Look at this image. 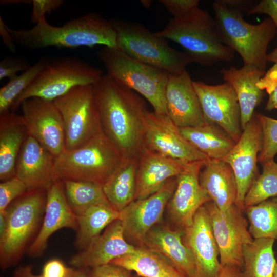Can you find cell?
Returning <instances> with one entry per match:
<instances>
[{
    "label": "cell",
    "mask_w": 277,
    "mask_h": 277,
    "mask_svg": "<svg viewBox=\"0 0 277 277\" xmlns=\"http://www.w3.org/2000/svg\"><path fill=\"white\" fill-rule=\"evenodd\" d=\"M64 3L63 0H32L31 22L36 24L45 17L47 13L58 9Z\"/></svg>",
    "instance_id": "ab89813d"
},
{
    "label": "cell",
    "mask_w": 277,
    "mask_h": 277,
    "mask_svg": "<svg viewBox=\"0 0 277 277\" xmlns=\"http://www.w3.org/2000/svg\"><path fill=\"white\" fill-rule=\"evenodd\" d=\"M201 186L222 211L235 204L237 185L231 167L223 160L208 159L199 175Z\"/></svg>",
    "instance_id": "484cf974"
},
{
    "label": "cell",
    "mask_w": 277,
    "mask_h": 277,
    "mask_svg": "<svg viewBox=\"0 0 277 277\" xmlns=\"http://www.w3.org/2000/svg\"><path fill=\"white\" fill-rule=\"evenodd\" d=\"M183 238L194 258L196 277H216L222 266L210 216L205 205L198 209L191 225L183 229Z\"/></svg>",
    "instance_id": "ac0fdd59"
},
{
    "label": "cell",
    "mask_w": 277,
    "mask_h": 277,
    "mask_svg": "<svg viewBox=\"0 0 277 277\" xmlns=\"http://www.w3.org/2000/svg\"><path fill=\"white\" fill-rule=\"evenodd\" d=\"M206 122L221 128L236 143L242 129L236 94L228 83L211 85L193 81Z\"/></svg>",
    "instance_id": "4fadbf2b"
},
{
    "label": "cell",
    "mask_w": 277,
    "mask_h": 277,
    "mask_svg": "<svg viewBox=\"0 0 277 277\" xmlns=\"http://www.w3.org/2000/svg\"><path fill=\"white\" fill-rule=\"evenodd\" d=\"M142 5L146 8H149L151 6V1H141Z\"/></svg>",
    "instance_id": "db71d44e"
},
{
    "label": "cell",
    "mask_w": 277,
    "mask_h": 277,
    "mask_svg": "<svg viewBox=\"0 0 277 277\" xmlns=\"http://www.w3.org/2000/svg\"><path fill=\"white\" fill-rule=\"evenodd\" d=\"M97 55L107 75L143 96L154 112L167 114L165 96L167 72L137 61L117 48L104 47Z\"/></svg>",
    "instance_id": "8992f818"
},
{
    "label": "cell",
    "mask_w": 277,
    "mask_h": 277,
    "mask_svg": "<svg viewBox=\"0 0 277 277\" xmlns=\"http://www.w3.org/2000/svg\"><path fill=\"white\" fill-rule=\"evenodd\" d=\"M48 58H42L22 73L10 79L0 89V114L8 111L16 98L32 83Z\"/></svg>",
    "instance_id": "d590c367"
},
{
    "label": "cell",
    "mask_w": 277,
    "mask_h": 277,
    "mask_svg": "<svg viewBox=\"0 0 277 277\" xmlns=\"http://www.w3.org/2000/svg\"><path fill=\"white\" fill-rule=\"evenodd\" d=\"M137 166L136 156L124 158L103 185L107 201L118 211L135 200Z\"/></svg>",
    "instance_id": "f1b7e54d"
},
{
    "label": "cell",
    "mask_w": 277,
    "mask_h": 277,
    "mask_svg": "<svg viewBox=\"0 0 277 277\" xmlns=\"http://www.w3.org/2000/svg\"><path fill=\"white\" fill-rule=\"evenodd\" d=\"M112 264L140 277H186L170 261L148 248H137L131 254L118 258Z\"/></svg>",
    "instance_id": "f546056e"
},
{
    "label": "cell",
    "mask_w": 277,
    "mask_h": 277,
    "mask_svg": "<svg viewBox=\"0 0 277 277\" xmlns=\"http://www.w3.org/2000/svg\"><path fill=\"white\" fill-rule=\"evenodd\" d=\"M27 191L26 185L16 176L0 184V214H4L9 205Z\"/></svg>",
    "instance_id": "74e56055"
},
{
    "label": "cell",
    "mask_w": 277,
    "mask_h": 277,
    "mask_svg": "<svg viewBox=\"0 0 277 277\" xmlns=\"http://www.w3.org/2000/svg\"><path fill=\"white\" fill-rule=\"evenodd\" d=\"M29 135L55 157L65 150V134L62 116L53 102L33 97L21 104Z\"/></svg>",
    "instance_id": "9a60e30c"
},
{
    "label": "cell",
    "mask_w": 277,
    "mask_h": 277,
    "mask_svg": "<svg viewBox=\"0 0 277 277\" xmlns=\"http://www.w3.org/2000/svg\"><path fill=\"white\" fill-rule=\"evenodd\" d=\"M206 161L187 163L176 176V187L167 205L171 219L182 229L190 226L198 209L211 201L199 181Z\"/></svg>",
    "instance_id": "2e32d148"
},
{
    "label": "cell",
    "mask_w": 277,
    "mask_h": 277,
    "mask_svg": "<svg viewBox=\"0 0 277 277\" xmlns=\"http://www.w3.org/2000/svg\"><path fill=\"white\" fill-rule=\"evenodd\" d=\"M143 148L187 163L208 159L184 138L167 114L154 112L147 111L145 114Z\"/></svg>",
    "instance_id": "7c38bea8"
},
{
    "label": "cell",
    "mask_w": 277,
    "mask_h": 277,
    "mask_svg": "<svg viewBox=\"0 0 277 277\" xmlns=\"http://www.w3.org/2000/svg\"><path fill=\"white\" fill-rule=\"evenodd\" d=\"M173 17L183 16L199 7V0H160Z\"/></svg>",
    "instance_id": "60d3db41"
},
{
    "label": "cell",
    "mask_w": 277,
    "mask_h": 277,
    "mask_svg": "<svg viewBox=\"0 0 277 277\" xmlns=\"http://www.w3.org/2000/svg\"><path fill=\"white\" fill-rule=\"evenodd\" d=\"M221 73L225 82L231 85L236 94L243 130L254 115L255 108L263 100V90L258 86L257 83L266 71L251 65H243L240 69L234 66L223 69Z\"/></svg>",
    "instance_id": "d4e9b609"
},
{
    "label": "cell",
    "mask_w": 277,
    "mask_h": 277,
    "mask_svg": "<svg viewBox=\"0 0 277 277\" xmlns=\"http://www.w3.org/2000/svg\"><path fill=\"white\" fill-rule=\"evenodd\" d=\"M0 35L6 48L11 52L15 53L16 43L7 29V25L1 16L0 17Z\"/></svg>",
    "instance_id": "bcb514c9"
},
{
    "label": "cell",
    "mask_w": 277,
    "mask_h": 277,
    "mask_svg": "<svg viewBox=\"0 0 277 277\" xmlns=\"http://www.w3.org/2000/svg\"><path fill=\"white\" fill-rule=\"evenodd\" d=\"M29 133L22 115L10 111L0 114V180L15 176L20 150Z\"/></svg>",
    "instance_id": "4316f807"
},
{
    "label": "cell",
    "mask_w": 277,
    "mask_h": 277,
    "mask_svg": "<svg viewBox=\"0 0 277 277\" xmlns=\"http://www.w3.org/2000/svg\"><path fill=\"white\" fill-rule=\"evenodd\" d=\"M262 90L266 89L269 94L268 100L265 109L271 111L277 108V79L266 84L260 87Z\"/></svg>",
    "instance_id": "f6af8a7d"
},
{
    "label": "cell",
    "mask_w": 277,
    "mask_h": 277,
    "mask_svg": "<svg viewBox=\"0 0 277 277\" xmlns=\"http://www.w3.org/2000/svg\"><path fill=\"white\" fill-rule=\"evenodd\" d=\"M55 160L51 153L29 135L17 159L15 176L23 182L27 190H47L57 180Z\"/></svg>",
    "instance_id": "44dd1931"
},
{
    "label": "cell",
    "mask_w": 277,
    "mask_h": 277,
    "mask_svg": "<svg viewBox=\"0 0 277 277\" xmlns=\"http://www.w3.org/2000/svg\"><path fill=\"white\" fill-rule=\"evenodd\" d=\"M273 277H277V261L274 266L273 273Z\"/></svg>",
    "instance_id": "11a10c76"
},
{
    "label": "cell",
    "mask_w": 277,
    "mask_h": 277,
    "mask_svg": "<svg viewBox=\"0 0 277 277\" xmlns=\"http://www.w3.org/2000/svg\"><path fill=\"white\" fill-rule=\"evenodd\" d=\"M184 138L208 159L222 160L235 143L221 128L206 122L202 125L180 128Z\"/></svg>",
    "instance_id": "83f0119b"
},
{
    "label": "cell",
    "mask_w": 277,
    "mask_h": 277,
    "mask_svg": "<svg viewBox=\"0 0 277 277\" xmlns=\"http://www.w3.org/2000/svg\"><path fill=\"white\" fill-rule=\"evenodd\" d=\"M262 142V132L255 114L242 130L239 140L222 160L232 168L237 185L235 204L244 210L245 195L258 176L257 162Z\"/></svg>",
    "instance_id": "5bb4252c"
},
{
    "label": "cell",
    "mask_w": 277,
    "mask_h": 277,
    "mask_svg": "<svg viewBox=\"0 0 277 277\" xmlns=\"http://www.w3.org/2000/svg\"><path fill=\"white\" fill-rule=\"evenodd\" d=\"M101 70L71 57L48 60L29 86L14 101V111L25 100L33 97L53 102L80 86L94 85L103 76Z\"/></svg>",
    "instance_id": "9c48e42d"
},
{
    "label": "cell",
    "mask_w": 277,
    "mask_h": 277,
    "mask_svg": "<svg viewBox=\"0 0 277 277\" xmlns=\"http://www.w3.org/2000/svg\"><path fill=\"white\" fill-rule=\"evenodd\" d=\"M12 277H42L41 275H35L33 273L32 266L26 265L18 267Z\"/></svg>",
    "instance_id": "c3c4849f"
},
{
    "label": "cell",
    "mask_w": 277,
    "mask_h": 277,
    "mask_svg": "<svg viewBox=\"0 0 277 277\" xmlns=\"http://www.w3.org/2000/svg\"><path fill=\"white\" fill-rule=\"evenodd\" d=\"M130 272L123 267L108 264L91 268L89 277H131Z\"/></svg>",
    "instance_id": "b9f144b4"
},
{
    "label": "cell",
    "mask_w": 277,
    "mask_h": 277,
    "mask_svg": "<svg viewBox=\"0 0 277 277\" xmlns=\"http://www.w3.org/2000/svg\"><path fill=\"white\" fill-rule=\"evenodd\" d=\"M165 96L167 115L179 128L196 127L206 122L193 81L186 69L169 73Z\"/></svg>",
    "instance_id": "d6986e66"
},
{
    "label": "cell",
    "mask_w": 277,
    "mask_h": 277,
    "mask_svg": "<svg viewBox=\"0 0 277 277\" xmlns=\"http://www.w3.org/2000/svg\"><path fill=\"white\" fill-rule=\"evenodd\" d=\"M176 185V177L171 178L155 193L144 199L134 200L120 211L119 220L125 234L143 242L147 233L161 220Z\"/></svg>",
    "instance_id": "e0dca14e"
},
{
    "label": "cell",
    "mask_w": 277,
    "mask_h": 277,
    "mask_svg": "<svg viewBox=\"0 0 277 277\" xmlns=\"http://www.w3.org/2000/svg\"><path fill=\"white\" fill-rule=\"evenodd\" d=\"M155 34L180 45L192 59L202 66L230 62L235 52L222 41L214 17L199 7L180 17H173Z\"/></svg>",
    "instance_id": "3957f363"
},
{
    "label": "cell",
    "mask_w": 277,
    "mask_h": 277,
    "mask_svg": "<svg viewBox=\"0 0 277 277\" xmlns=\"http://www.w3.org/2000/svg\"><path fill=\"white\" fill-rule=\"evenodd\" d=\"M74 268H72L71 270L66 276V277H73Z\"/></svg>",
    "instance_id": "9f6ffc18"
},
{
    "label": "cell",
    "mask_w": 277,
    "mask_h": 277,
    "mask_svg": "<svg viewBox=\"0 0 277 277\" xmlns=\"http://www.w3.org/2000/svg\"><path fill=\"white\" fill-rule=\"evenodd\" d=\"M249 231L253 239L277 240V196L245 208Z\"/></svg>",
    "instance_id": "d6a6232c"
},
{
    "label": "cell",
    "mask_w": 277,
    "mask_h": 277,
    "mask_svg": "<svg viewBox=\"0 0 277 277\" xmlns=\"http://www.w3.org/2000/svg\"><path fill=\"white\" fill-rule=\"evenodd\" d=\"M47 190H27L13 201L4 214L6 227L0 238V265L5 270L16 265L41 222Z\"/></svg>",
    "instance_id": "52a82bcc"
},
{
    "label": "cell",
    "mask_w": 277,
    "mask_h": 277,
    "mask_svg": "<svg viewBox=\"0 0 277 277\" xmlns=\"http://www.w3.org/2000/svg\"><path fill=\"white\" fill-rule=\"evenodd\" d=\"M6 227V220L4 214H0V238H2L5 231Z\"/></svg>",
    "instance_id": "816d5d0a"
},
{
    "label": "cell",
    "mask_w": 277,
    "mask_h": 277,
    "mask_svg": "<svg viewBox=\"0 0 277 277\" xmlns=\"http://www.w3.org/2000/svg\"><path fill=\"white\" fill-rule=\"evenodd\" d=\"M93 88L105 134L124 158L136 156L143 148L144 102L106 74Z\"/></svg>",
    "instance_id": "6da1fadb"
},
{
    "label": "cell",
    "mask_w": 277,
    "mask_h": 277,
    "mask_svg": "<svg viewBox=\"0 0 277 277\" xmlns=\"http://www.w3.org/2000/svg\"><path fill=\"white\" fill-rule=\"evenodd\" d=\"M167 226H155L143 242L147 247L163 256L186 277H196L193 255L183 240V230Z\"/></svg>",
    "instance_id": "cb8c5ba5"
},
{
    "label": "cell",
    "mask_w": 277,
    "mask_h": 277,
    "mask_svg": "<svg viewBox=\"0 0 277 277\" xmlns=\"http://www.w3.org/2000/svg\"><path fill=\"white\" fill-rule=\"evenodd\" d=\"M75 215L77 223L75 246L84 250L99 237L104 228L119 219L120 211L106 203L92 206Z\"/></svg>",
    "instance_id": "4dcf8cb0"
},
{
    "label": "cell",
    "mask_w": 277,
    "mask_h": 277,
    "mask_svg": "<svg viewBox=\"0 0 277 277\" xmlns=\"http://www.w3.org/2000/svg\"><path fill=\"white\" fill-rule=\"evenodd\" d=\"M242 270L237 266L225 265L222 268L216 277H241Z\"/></svg>",
    "instance_id": "7dc6e473"
},
{
    "label": "cell",
    "mask_w": 277,
    "mask_h": 277,
    "mask_svg": "<svg viewBox=\"0 0 277 277\" xmlns=\"http://www.w3.org/2000/svg\"><path fill=\"white\" fill-rule=\"evenodd\" d=\"M88 268L74 269L73 277H89Z\"/></svg>",
    "instance_id": "681fc988"
},
{
    "label": "cell",
    "mask_w": 277,
    "mask_h": 277,
    "mask_svg": "<svg viewBox=\"0 0 277 277\" xmlns=\"http://www.w3.org/2000/svg\"><path fill=\"white\" fill-rule=\"evenodd\" d=\"M61 180L67 202L75 215L92 206L109 203L100 184L84 181Z\"/></svg>",
    "instance_id": "836d02e7"
},
{
    "label": "cell",
    "mask_w": 277,
    "mask_h": 277,
    "mask_svg": "<svg viewBox=\"0 0 277 277\" xmlns=\"http://www.w3.org/2000/svg\"><path fill=\"white\" fill-rule=\"evenodd\" d=\"M212 7L223 44L239 53L243 65L266 71L268 46L276 34L271 19L267 17L258 24H251L244 19L243 12L224 0L215 1Z\"/></svg>",
    "instance_id": "277c9868"
},
{
    "label": "cell",
    "mask_w": 277,
    "mask_h": 277,
    "mask_svg": "<svg viewBox=\"0 0 277 277\" xmlns=\"http://www.w3.org/2000/svg\"><path fill=\"white\" fill-rule=\"evenodd\" d=\"M262 129V142L258 156L261 164L274 159L277 153V120L256 113Z\"/></svg>",
    "instance_id": "8d00e7d4"
},
{
    "label": "cell",
    "mask_w": 277,
    "mask_h": 277,
    "mask_svg": "<svg viewBox=\"0 0 277 277\" xmlns=\"http://www.w3.org/2000/svg\"><path fill=\"white\" fill-rule=\"evenodd\" d=\"M31 66L27 60L17 57H6L0 62V80H10L16 76L17 72L25 71Z\"/></svg>",
    "instance_id": "f35d334b"
},
{
    "label": "cell",
    "mask_w": 277,
    "mask_h": 277,
    "mask_svg": "<svg viewBox=\"0 0 277 277\" xmlns=\"http://www.w3.org/2000/svg\"><path fill=\"white\" fill-rule=\"evenodd\" d=\"M124 158L103 132L55 157V176L56 179L88 181L103 186Z\"/></svg>",
    "instance_id": "5b68a950"
},
{
    "label": "cell",
    "mask_w": 277,
    "mask_h": 277,
    "mask_svg": "<svg viewBox=\"0 0 277 277\" xmlns=\"http://www.w3.org/2000/svg\"><path fill=\"white\" fill-rule=\"evenodd\" d=\"M138 160L134 200L147 198L176 177L187 162L167 157L143 148Z\"/></svg>",
    "instance_id": "603a6c76"
},
{
    "label": "cell",
    "mask_w": 277,
    "mask_h": 277,
    "mask_svg": "<svg viewBox=\"0 0 277 277\" xmlns=\"http://www.w3.org/2000/svg\"><path fill=\"white\" fill-rule=\"evenodd\" d=\"M53 103L63 119L66 150L78 148L104 132L93 85L75 87Z\"/></svg>",
    "instance_id": "30bf717a"
},
{
    "label": "cell",
    "mask_w": 277,
    "mask_h": 277,
    "mask_svg": "<svg viewBox=\"0 0 277 277\" xmlns=\"http://www.w3.org/2000/svg\"><path fill=\"white\" fill-rule=\"evenodd\" d=\"M274 241L256 239L244 246L241 277H273L276 262L273 251Z\"/></svg>",
    "instance_id": "1f68e13d"
},
{
    "label": "cell",
    "mask_w": 277,
    "mask_h": 277,
    "mask_svg": "<svg viewBox=\"0 0 277 277\" xmlns=\"http://www.w3.org/2000/svg\"><path fill=\"white\" fill-rule=\"evenodd\" d=\"M261 164L262 173L254 181L245 195L244 209L277 196V163L272 159Z\"/></svg>",
    "instance_id": "e575fe53"
},
{
    "label": "cell",
    "mask_w": 277,
    "mask_h": 277,
    "mask_svg": "<svg viewBox=\"0 0 277 277\" xmlns=\"http://www.w3.org/2000/svg\"><path fill=\"white\" fill-rule=\"evenodd\" d=\"M7 29L15 43L31 49L92 47L103 45L117 49V33L111 21L93 13L72 19L61 26L49 24L45 17L29 29Z\"/></svg>",
    "instance_id": "7a4b0ae2"
},
{
    "label": "cell",
    "mask_w": 277,
    "mask_h": 277,
    "mask_svg": "<svg viewBox=\"0 0 277 277\" xmlns=\"http://www.w3.org/2000/svg\"><path fill=\"white\" fill-rule=\"evenodd\" d=\"M1 4L2 5H10V4H32V1H24V0H3L1 1Z\"/></svg>",
    "instance_id": "f907efd6"
},
{
    "label": "cell",
    "mask_w": 277,
    "mask_h": 277,
    "mask_svg": "<svg viewBox=\"0 0 277 277\" xmlns=\"http://www.w3.org/2000/svg\"><path fill=\"white\" fill-rule=\"evenodd\" d=\"M219 251L222 266L233 265L242 270L243 248L254 240L248 229V221L243 210L235 204L222 211L210 201L205 204Z\"/></svg>",
    "instance_id": "8fae6325"
},
{
    "label": "cell",
    "mask_w": 277,
    "mask_h": 277,
    "mask_svg": "<svg viewBox=\"0 0 277 277\" xmlns=\"http://www.w3.org/2000/svg\"><path fill=\"white\" fill-rule=\"evenodd\" d=\"M63 228L76 230L77 223L76 215L67 202L62 180L57 179L47 190L43 224L28 247L29 255L33 257L41 256L47 248L50 236Z\"/></svg>",
    "instance_id": "ffe728a7"
},
{
    "label": "cell",
    "mask_w": 277,
    "mask_h": 277,
    "mask_svg": "<svg viewBox=\"0 0 277 277\" xmlns=\"http://www.w3.org/2000/svg\"><path fill=\"white\" fill-rule=\"evenodd\" d=\"M136 248L126 241L124 227L118 219L106 228L87 248L73 255L69 264L75 269L93 268L132 253Z\"/></svg>",
    "instance_id": "7402d4cb"
},
{
    "label": "cell",
    "mask_w": 277,
    "mask_h": 277,
    "mask_svg": "<svg viewBox=\"0 0 277 277\" xmlns=\"http://www.w3.org/2000/svg\"><path fill=\"white\" fill-rule=\"evenodd\" d=\"M71 269L61 260L52 259L45 264L41 275L42 277H66Z\"/></svg>",
    "instance_id": "ee69618b"
},
{
    "label": "cell",
    "mask_w": 277,
    "mask_h": 277,
    "mask_svg": "<svg viewBox=\"0 0 277 277\" xmlns=\"http://www.w3.org/2000/svg\"><path fill=\"white\" fill-rule=\"evenodd\" d=\"M268 62L277 64V47L267 55Z\"/></svg>",
    "instance_id": "f5cc1de1"
},
{
    "label": "cell",
    "mask_w": 277,
    "mask_h": 277,
    "mask_svg": "<svg viewBox=\"0 0 277 277\" xmlns=\"http://www.w3.org/2000/svg\"><path fill=\"white\" fill-rule=\"evenodd\" d=\"M110 21L116 31L117 49L137 61L169 74L180 73L193 62L186 53L172 48L166 39L139 23Z\"/></svg>",
    "instance_id": "ba28073f"
},
{
    "label": "cell",
    "mask_w": 277,
    "mask_h": 277,
    "mask_svg": "<svg viewBox=\"0 0 277 277\" xmlns=\"http://www.w3.org/2000/svg\"><path fill=\"white\" fill-rule=\"evenodd\" d=\"M262 14L269 16L276 27L277 34V0H262L256 3L246 14Z\"/></svg>",
    "instance_id": "7bdbcfd3"
}]
</instances>
